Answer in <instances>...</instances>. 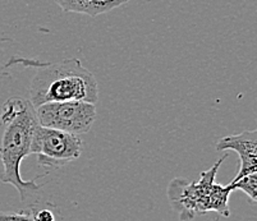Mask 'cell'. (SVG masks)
<instances>
[{
	"mask_svg": "<svg viewBox=\"0 0 257 221\" xmlns=\"http://www.w3.org/2000/svg\"><path fill=\"white\" fill-rule=\"evenodd\" d=\"M30 153L37 156L40 166L60 169L82 153V139L76 134L37 125L32 136Z\"/></svg>",
	"mask_w": 257,
	"mask_h": 221,
	"instance_id": "5",
	"label": "cell"
},
{
	"mask_svg": "<svg viewBox=\"0 0 257 221\" xmlns=\"http://www.w3.org/2000/svg\"><path fill=\"white\" fill-rule=\"evenodd\" d=\"M128 2H131V0H125V3H128Z\"/></svg>",
	"mask_w": 257,
	"mask_h": 221,
	"instance_id": "11",
	"label": "cell"
},
{
	"mask_svg": "<svg viewBox=\"0 0 257 221\" xmlns=\"http://www.w3.org/2000/svg\"><path fill=\"white\" fill-rule=\"evenodd\" d=\"M60 9L71 13L87 15L90 17H97L110 12L111 9L125 4V0H54Z\"/></svg>",
	"mask_w": 257,
	"mask_h": 221,
	"instance_id": "7",
	"label": "cell"
},
{
	"mask_svg": "<svg viewBox=\"0 0 257 221\" xmlns=\"http://www.w3.org/2000/svg\"><path fill=\"white\" fill-rule=\"evenodd\" d=\"M37 125L36 111L29 99L11 97L0 108V161L3 164L0 180L13 185L21 201L41 189L36 179L25 180L21 175V162L31 155L32 136Z\"/></svg>",
	"mask_w": 257,
	"mask_h": 221,
	"instance_id": "1",
	"label": "cell"
},
{
	"mask_svg": "<svg viewBox=\"0 0 257 221\" xmlns=\"http://www.w3.org/2000/svg\"><path fill=\"white\" fill-rule=\"evenodd\" d=\"M216 150H232L240 159L239 173L233 180L257 173V131H243L234 136L223 137L216 143Z\"/></svg>",
	"mask_w": 257,
	"mask_h": 221,
	"instance_id": "6",
	"label": "cell"
},
{
	"mask_svg": "<svg viewBox=\"0 0 257 221\" xmlns=\"http://www.w3.org/2000/svg\"><path fill=\"white\" fill-rule=\"evenodd\" d=\"M0 221H37L31 208H23L17 212H4L0 211Z\"/></svg>",
	"mask_w": 257,
	"mask_h": 221,
	"instance_id": "10",
	"label": "cell"
},
{
	"mask_svg": "<svg viewBox=\"0 0 257 221\" xmlns=\"http://www.w3.org/2000/svg\"><path fill=\"white\" fill-rule=\"evenodd\" d=\"M23 62L35 68L29 99L34 108L46 102L86 101L96 104L99 100L96 78L77 58H67L58 63Z\"/></svg>",
	"mask_w": 257,
	"mask_h": 221,
	"instance_id": "2",
	"label": "cell"
},
{
	"mask_svg": "<svg viewBox=\"0 0 257 221\" xmlns=\"http://www.w3.org/2000/svg\"><path fill=\"white\" fill-rule=\"evenodd\" d=\"M229 187L232 188L233 192L237 189L242 190L251 198L252 202H254L257 196V173L249 174V175L243 176V178L237 179V180H232Z\"/></svg>",
	"mask_w": 257,
	"mask_h": 221,
	"instance_id": "8",
	"label": "cell"
},
{
	"mask_svg": "<svg viewBox=\"0 0 257 221\" xmlns=\"http://www.w3.org/2000/svg\"><path fill=\"white\" fill-rule=\"evenodd\" d=\"M226 156H221L218 162L201 174L197 181L188 183L186 179H174L168 188V196L173 208L179 213L182 221H191L198 213L215 211L228 217V199L232 188L215 183L218 169Z\"/></svg>",
	"mask_w": 257,
	"mask_h": 221,
	"instance_id": "3",
	"label": "cell"
},
{
	"mask_svg": "<svg viewBox=\"0 0 257 221\" xmlns=\"http://www.w3.org/2000/svg\"><path fill=\"white\" fill-rule=\"evenodd\" d=\"M29 207L37 221H63L55 204L45 202V203L31 204Z\"/></svg>",
	"mask_w": 257,
	"mask_h": 221,
	"instance_id": "9",
	"label": "cell"
},
{
	"mask_svg": "<svg viewBox=\"0 0 257 221\" xmlns=\"http://www.w3.org/2000/svg\"><path fill=\"white\" fill-rule=\"evenodd\" d=\"M41 127L81 136L90 132L96 119L95 104L86 101L46 102L35 108Z\"/></svg>",
	"mask_w": 257,
	"mask_h": 221,
	"instance_id": "4",
	"label": "cell"
}]
</instances>
